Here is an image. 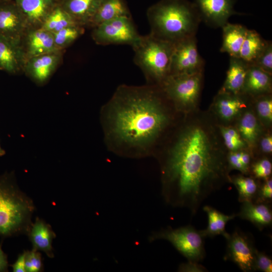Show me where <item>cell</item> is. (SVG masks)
Listing matches in <instances>:
<instances>
[{"label":"cell","mask_w":272,"mask_h":272,"mask_svg":"<svg viewBox=\"0 0 272 272\" xmlns=\"http://www.w3.org/2000/svg\"><path fill=\"white\" fill-rule=\"evenodd\" d=\"M16 41L0 35V69L14 72L18 65L19 52Z\"/></svg>","instance_id":"cell-27"},{"label":"cell","mask_w":272,"mask_h":272,"mask_svg":"<svg viewBox=\"0 0 272 272\" xmlns=\"http://www.w3.org/2000/svg\"><path fill=\"white\" fill-rule=\"evenodd\" d=\"M28 46V52L33 57L51 53L57 47L52 33L43 29L29 34Z\"/></svg>","instance_id":"cell-22"},{"label":"cell","mask_w":272,"mask_h":272,"mask_svg":"<svg viewBox=\"0 0 272 272\" xmlns=\"http://www.w3.org/2000/svg\"><path fill=\"white\" fill-rule=\"evenodd\" d=\"M267 41L255 30L248 29L240 51L239 58L249 65L252 64L264 49Z\"/></svg>","instance_id":"cell-24"},{"label":"cell","mask_w":272,"mask_h":272,"mask_svg":"<svg viewBox=\"0 0 272 272\" xmlns=\"http://www.w3.org/2000/svg\"><path fill=\"white\" fill-rule=\"evenodd\" d=\"M260 184L257 196L254 201L255 203H270L272 201V180L271 177L265 179Z\"/></svg>","instance_id":"cell-36"},{"label":"cell","mask_w":272,"mask_h":272,"mask_svg":"<svg viewBox=\"0 0 272 272\" xmlns=\"http://www.w3.org/2000/svg\"><path fill=\"white\" fill-rule=\"evenodd\" d=\"M9 263L7 255L2 249V243L0 244V272L8 271Z\"/></svg>","instance_id":"cell-42"},{"label":"cell","mask_w":272,"mask_h":272,"mask_svg":"<svg viewBox=\"0 0 272 272\" xmlns=\"http://www.w3.org/2000/svg\"><path fill=\"white\" fill-rule=\"evenodd\" d=\"M195 4L200 21L214 28H222L232 15L237 14L233 0H195Z\"/></svg>","instance_id":"cell-11"},{"label":"cell","mask_w":272,"mask_h":272,"mask_svg":"<svg viewBox=\"0 0 272 272\" xmlns=\"http://www.w3.org/2000/svg\"><path fill=\"white\" fill-rule=\"evenodd\" d=\"M238 132L245 143L250 146L254 145L260 133L256 117L249 111L245 112L238 124Z\"/></svg>","instance_id":"cell-28"},{"label":"cell","mask_w":272,"mask_h":272,"mask_svg":"<svg viewBox=\"0 0 272 272\" xmlns=\"http://www.w3.org/2000/svg\"><path fill=\"white\" fill-rule=\"evenodd\" d=\"M80 26L61 7L52 9L44 20L43 29L54 33L69 27Z\"/></svg>","instance_id":"cell-26"},{"label":"cell","mask_w":272,"mask_h":272,"mask_svg":"<svg viewBox=\"0 0 272 272\" xmlns=\"http://www.w3.org/2000/svg\"><path fill=\"white\" fill-rule=\"evenodd\" d=\"M174 45L151 33L141 36L132 47L134 62L149 79L161 85L170 75Z\"/></svg>","instance_id":"cell-5"},{"label":"cell","mask_w":272,"mask_h":272,"mask_svg":"<svg viewBox=\"0 0 272 272\" xmlns=\"http://www.w3.org/2000/svg\"><path fill=\"white\" fill-rule=\"evenodd\" d=\"M256 107L258 116L267 123L272 120V99L269 94L257 96Z\"/></svg>","instance_id":"cell-32"},{"label":"cell","mask_w":272,"mask_h":272,"mask_svg":"<svg viewBox=\"0 0 272 272\" xmlns=\"http://www.w3.org/2000/svg\"><path fill=\"white\" fill-rule=\"evenodd\" d=\"M211 128L197 120L188 123L163 163L166 201L187 208L192 215L211 193L230 181L227 156L219 149Z\"/></svg>","instance_id":"cell-1"},{"label":"cell","mask_w":272,"mask_h":272,"mask_svg":"<svg viewBox=\"0 0 272 272\" xmlns=\"http://www.w3.org/2000/svg\"><path fill=\"white\" fill-rule=\"evenodd\" d=\"M260 147L263 152L270 154L272 152V137L267 135L262 138L260 141Z\"/></svg>","instance_id":"cell-41"},{"label":"cell","mask_w":272,"mask_h":272,"mask_svg":"<svg viewBox=\"0 0 272 272\" xmlns=\"http://www.w3.org/2000/svg\"><path fill=\"white\" fill-rule=\"evenodd\" d=\"M14 272H26L25 267V252L19 254L15 262L11 265Z\"/></svg>","instance_id":"cell-39"},{"label":"cell","mask_w":272,"mask_h":272,"mask_svg":"<svg viewBox=\"0 0 272 272\" xmlns=\"http://www.w3.org/2000/svg\"><path fill=\"white\" fill-rule=\"evenodd\" d=\"M201 79L202 72L172 75L167 77L160 86L176 107L189 110L197 103Z\"/></svg>","instance_id":"cell-6"},{"label":"cell","mask_w":272,"mask_h":272,"mask_svg":"<svg viewBox=\"0 0 272 272\" xmlns=\"http://www.w3.org/2000/svg\"><path fill=\"white\" fill-rule=\"evenodd\" d=\"M230 182L236 187L238 193V201L254 202L260 184L253 177L238 175L230 177Z\"/></svg>","instance_id":"cell-25"},{"label":"cell","mask_w":272,"mask_h":272,"mask_svg":"<svg viewBox=\"0 0 272 272\" xmlns=\"http://www.w3.org/2000/svg\"><path fill=\"white\" fill-rule=\"evenodd\" d=\"M249 64L239 57H230L224 85L220 91L241 94Z\"/></svg>","instance_id":"cell-17"},{"label":"cell","mask_w":272,"mask_h":272,"mask_svg":"<svg viewBox=\"0 0 272 272\" xmlns=\"http://www.w3.org/2000/svg\"><path fill=\"white\" fill-rule=\"evenodd\" d=\"M79 26L69 27L52 33L56 46H65L76 40L82 33Z\"/></svg>","instance_id":"cell-31"},{"label":"cell","mask_w":272,"mask_h":272,"mask_svg":"<svg viewBox=\"0 0 272 272\" xmlns=\"http://www.w3.org/2000/svg\"><path fill=\"white\" fill-rule=\"evenodd\" d=\"M35 210L33 200L10 176H0V236L3 238L28 234Z\"/></svg>","instance_id":"cell-4"},{"label":"cell","mask_w":272,"mask_h":272,"mask_svg":"<svg viewBox=\"0 0 272 272\" xmlns=\"http://www.w3.org/2000/svg\"><path fill=\"white\" fill-rule=\"evenodd\" d=\"M221 52L228 53L230 57H239L240 51L248 29L240 24L228 22L222 27Z\"/></svg>","instance_id":"cell-16"},{"label":"cell","mask_w":272,"mask_h":272,"mask_svg":"<svg viewBox=\"0 0 272 272\" xmlns=\"http://www.w3.org/2000/svg\"><path fill=\"white\" fill-rule=\"evenodd\" d=\"M25 252V267L26 272H39L43 270L42 256L39 251L32 249Z\"/></svg>","instance_id":"cell-33"},{"label":"cell","mask_w":272,"mask_h":272,"mask_svg":"<svg viewBox=\"0 0 272 272\" xmlns=\"http://www.w3.org/2000/svg\"><path fill=\"white\" fill-rule=\"evenodd\" d=\"M122 16L130 17L128 9L123 0H102L89 24L94 27Z\"/></svg>","instance_id":"cell-19"},{"label":"cell","mask_w":272,"mask_h":272,"mask_svg":"<svg viewBox=\"0 0 272 272\" xmlns=\"http://www.w3.org/2000/svg\"><path fill=\"white\" fill-rule=\"evenodd\" d=\"M255 65L264 72L272 73V43L268 41L266 46L254 62L250 64Z\"/></svg>","instance_id":"cell-35"},{"label":"cell","mask_w":272,"mask_h":272,"mask_svg":"<svg viewBox=\"0 0 272 272\" xmlns=\"http://www.w3.org/2000/svg\"><path fill=\"white\" fill-rule=\"evenodd\" d=\"M271 75L255 65H249L241 93L257 97L269 94Z\"/></svg>","instance_id":"cell-15"},{"label":"cell","mask_w":272,"mask_h":272,"mask_svg":"<svg viewBox=\"0 0 272 272\" xmlns=\"http://www.w3.org/2000/svg\"><path fill=\"white\" fill-rule=\"evenodd\" d=\"M147 16L150 33L173 44L195 36L201 21L196 9L183 0H162Z\"/></svg>","instance_id":"cell-3"},{"label":"cell","mask_w":272,"mask_h":272,"mask_svg":"<svg viewBox=\"0 0 272 272\" xmlns=\"http://www.w3.org/2000/svg\"><path fill=\"white\" fill-rule=\"evenodd\" d=\"M10 0H0V3H3V2H7V1H9Z\"/></svg>","instance_id":"cell-43"},{"label":"cell","mask_w":272,"mask_h":272,"mask_svg":"<svg viewBox=\"0 0 272 272\" xmlns=\"http://www.w3.org/2000/svg\"><path fill=\"white\" fill-rule=\"evenodd\" d=\"M27 234L32 243V249L43 251L50 258L54 257L52 243L56 235L49 224L37 217Z\"/></svg>","instance_id":"cell-13"},{"label":"cell","mask_w":272,"mask_h":272,"mask_svg":"<svg viewBox=\"0 0 272 272\" xmlns=\"http://www.w3.org/2000/svg\"><path fill=\"white\" fill-rule=\"evenodd\" d=\"M203 210L207 213L208 219L206 229L200 230L204 238L221 235L227 239L230 234L226 231V225L229 221L236 217V214L226 215L208 206H205Z\"/></svg>","instance_id":"cell-21"},{"label":"cell","mask_w":272,"mask_h":272,"mask_svg":"<svg viewBox=\"0 0 272 272\" xmlns=\"http://www.w3.org/2000/svg\"><path fill=\"white\" fill-rule=\"evenodd\" d=\"M250 171L255 178L265 179L271 175V163L266 158L260 159L251 165Z\"/></svg>","instance_id":"cell-34"},{"label":"cell","mask_w":272,"mask_h":272,"mask_svg":"<svg viewBox=\"0 0 272 272\" xmlns=\"http://www.w3.org/2000/svg\"><path fill=\"white\" fill-rule=\"evenodd\" d=\"M259 270L263 272L272 271L271 258L266 254L258 251H255L254 271Z\"/></svg>","instance_id":"cell-37"},{"label":"cell","mask_w":272,"mask_h":272,"mask_svg":"<svg viewBox=\"0 0 272 272\" xmlns=\"http://www.w3.org/2000/svg\"><path fill=\"white\" fill-rule=\"evenodd\" d=\"M0 150H1V148H0Z\"/></svg>","instance_id":"cell-44"},{"label":"cell","mask_w":272,"mask_h":272,"mask_svg":"<svg viewBox=\"0 0 272 272\" xmlns=\"http://www.w3.org/2000/svg\"><path fill=\"white\" fill-rule=\"evenodd\" d=\"M57 58L52 53L33 57L30 65L33 76L40 81L46 80L53 69Z\"/></svg>","instance_id":"cell-29"},{"label":"cell","mask_w":272,"mask_h":272,"mask_svg":"<svg viewBox=\"0 0 272 272\" xmlns=\"http://www.w3.org/2000/svg\"><path fill=\"white\" fill-rule=\"evenodd\" d=\"M92 36L99 44H128L132 47L141 36L130 17L128 16L117 17L98 25L95 27Z\"/></svg>","instance_id":"cell-8"},{"label":"cell","mask_w":272,"mask_h":272,"mask_svg":"<svg viewBox=\"0 0 272 272\" xmlns=\"http://www.w3.org/2000/svg\"><path fill=\"white\" fill-rule=\"evenodd\" d=\"M203 64L198 51L195 36L174 45L170 75L202 72Z\"/></svg>","instance_id":"cell-9"},{"label":"cell","mask_w":272,"mask_h":272,"mask_svg":"<svg viewBox=\"0 0 272 272\" xmlns=\"http://www.w3.org/2000/svg\"><path fill=\"white\" fill-rule=\"evenodd\" d=\"M27 19L33 23L44 21L50 13L54 0H15Z\"/></svg>","instance_id":"cell-23"},{"label":"cell","mask_w":272,"mask_h":272,"mask_svg":"<svg viewBox=\"0 0 272 272\" xmlns=\"http://www.w3.org/2000/svg\"><path fill=\"white\" fill-rule=\"evenodd\" d=\"M178 271L182 272H205L208 271L207 268L198 262L188 260L187 263L181 264Z\"/></svg>","instance_id":"cell-38"},{"label":"cell","mask_w":272,"mask_h":272,"mask_svg":"<svg viewBox=\"0 0 272 272\" xmlns=\"http://www.w3.org/2000/svg\"><path fill=\"white\" fill-rule=\"evenodd\" d=\"M152 238L168 240L188 260L198 262L205 257V238L200 230L192 226L175 229L169 228L155 234Z\"/></svg>","instance_id":"cell-7"},{"label":"cell","mask_w":272,"mask_h":272,"mask_svg":"<svg viewBox=\"0 0 272 272\" xmlns=\"http://www.w3.org/2000/svg\"><path fill=\"white\" fill-rule=\"evenodd\" d=\"M226 239L227 243L225 260L233 262L244 272L254 271L256 249L250 236L236 229Z\"/></svg>","instance_id":"cell-10"},{"label":"cell","mask_w":272,"mask_h":272,"mask_svg":"<svg viewBox=\"0 0 272 272\" xmlns=\"http://www.w3.org/2000/svg\"><path fill=\"white\" fill-rule=\"evenodd\" d=\"M240 94L220 91L216 99L215 107L218 115L222 119H233L245 107Z\"/></svg>","instance_id":"cell-20"},{"label":"cell","mask_w":272,"mask_h":272,"mask_svg":"<svg viewBox=\"0 0 272 272\" xmlns=\"http://www.w3.org/2000/svg\"><path fill=\"white\" fill-rule=\"evenodd\" d=\"M22 12L10 1L0 3V35L16 41L22 27Z\"/></svg>","instance_id":"cell-12"},{"label":"cell","mask_w":272,"mask_h":272,"mask_svg":"<svg viewBox=\"0 0 272 272\" xmlns=\"http://www.w3.org/2000/svg\"><path fill=\"white\" fill-rule=\"evenodd\" d=\"M110 107L109 131L118 143L128 147L149 146L168 122L159 94L152 87L120 86Z\"/></svg>","instance_id":"cell-2"},{"label":"cell","mask_w":272,"mask_h":272,"mask_svg":"<svg viewBox=\"0 0 272 272\" xmlns=\"http://www.w3.org/2000/svg\"><path fill=\"white\" fill-rule=\"evenodd\" d=\"M220 130L224 144L230 151L241 150L246 143L238 130L230 126H221Z\"/></svg>","instance_id":"cell-30"},{"label":"cell","mask_w":272,"mask_h":272,"mask_svg":"<svg viewBox=\"0 0 272 272\" xmlns=\"http://www.w3.org/2000/svg\"><path fill=\"white\" fill-rule=\"evenodd\" d=\"M236 217L249 221L260 231L271 226L272 210L270 203L242 202Z\"/></svg>","instance_id":"cell-14"},{"label":"cell","mask_w":272,"mask_h":272,"mask_svg":"<svg viewBox=\"0 0 272 272\" xmlns=\"http://www.w3.org/2000/svg\"><path fill=\"white\" fill-rule=\"evenodd\" d=\"M102 0H64L62 8L79 25L89 24Z\"/></svg>","instance_id":"cell-18"},{"label":"cell","mask_w":272,"mask_h":272,"mask_svg":"<svg viewBox=\"0 0 272 272\" xmlns=\"http://www.w3.org/2000/svg\"><path fill=\"white\" fill-rule=\"evenodd\" d=\"M238 156L242 165L249 173L251 166V156L250 154L247 152L239 150Z\"/></svg>","instance_id":"cell-40"}]
</instances>
